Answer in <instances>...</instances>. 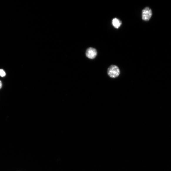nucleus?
<instances>
[{
  "label": "nucleus",
  "instance_id": "obj_1",
  "mask_svg": "<svg viewBox=\"0 0 171 171\" xmlns=\"http://www.w3.org/2000/svg\"><path fill=\"white\" fill-rule=\"evenodd\" d=\"M120 73V69L117 66L112 65L108 70V74L110 77L112 78H116L118 76Z\"/></svg>",
  "mask_w": 171,
  "mask_h": 171
},
{
  "label": "nucleus",
  "instance_id": "obj_2",
  "mask_svg": "<svg viewBox=\"0 0 171 171\" xmlns=\"http://www.w3.org/2000/svg\"><path fill=\"white\" fill-rule=\"evenodd\" d=\"M152 14L151 9L149 7H146L142 11V19L144 21H148L151 18Z\"/></svg>",
  "mask_w": 171,
  "mask_h": 171
},
{
  "label": "nucleus",
  "instance_id": "obj_3",
  "mask_svg": "<svg viewBox=\"0 0 171 171\" xmlns=\"http://www.w3.org/2000/svg\"><path fill=\"white\" fill-rule=\"evenodd\" d=\"M86 55L89 59H93L97 56V51L95 48L91 47L89 48L87 50Z\"/></svg>",
  "mask_w": 171,
  "mask_h": 171
},
{
  "label": "nucleus",
  "instance_id": "obj_4",
  "mask_svg": "<svg viewBox=\"0 0 171 171\" xmlns=\"http://www.w3.org/2000/svg\"><path fill=\"white\" fill-rule=\"evenodd\" d=\"M113 26L115 28H119L121 26L122 22L120 20L117 18H114L112 21Z\"/></svg>",
  "mask_w": 171,
  "mask_h": 171
},
{
  "label": "nucleus",
  "instance_id": "obj_5",
  "mask_svg": "<svg viewBox=\"0 0 171 171\" xmlns=\"http://www.w3.org/2000/svg\"><path fill=\"white\" fill-rule=\"evenodd\" d=\"M6 73L2 69H1L0 70V76L1 77H4L6 76Z\"/></svg>",
  "mask_w": 171,
  "mask_h": 171
},
{
  "label": "nucleus",
  "instance_id": "obj_6",
  "mask_svg": "<svg viewBox=\"0 0 171 171\" xmlns=\"http://www.w3.org/2000/svg\"><path fill=\"white\" fill-rule=\"evenodd\" d=\"M2 83L1 81H0V89H1L2 87Z\"/></svg>",
  "mask_w": 171,
  "mask_h": 171
}]
</instances>
